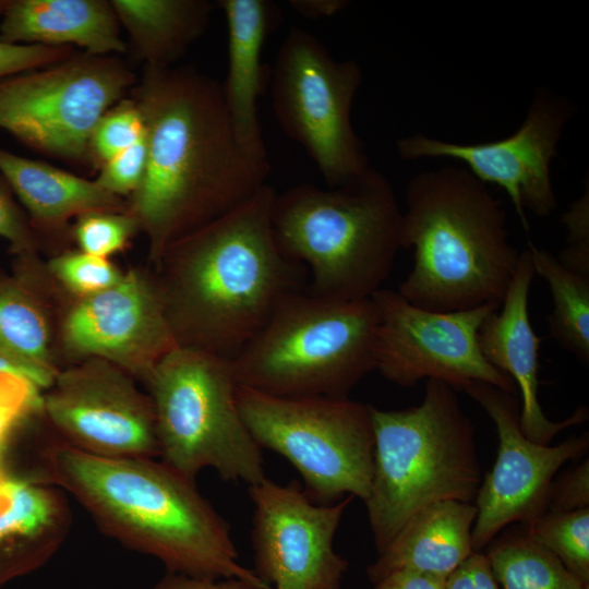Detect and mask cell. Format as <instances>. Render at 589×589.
<instances>
[{
  "label": "cell",
  "mask_w": 589,
  "mask_h": 589,
  "mask_svg": "<svg viewBox=\"0 0 589 589\" xmlns=\"http://www.w3.org/2000/svg\"><path fill=\"white\" fill-rule=\"evenodd\" d=\"M374 455L365 504L377 553L418 510L441 501L472 503L482 481L471 419L456 390L426 380L419 405L371 406Z\"/></svg>",
  "instance_id": "8992f818"
},
{
  "label": "cell",
  "mask_w": 589,
  "mask_h": 589,
  "mask_svg": "<svg viewBox=\"0 0 589 589\" xmlns=\"http://www.w3.org/2000/svg\"><path fill=\"white\" fill-rule=\"evenodd\" d=\"M236 398L254 441L296 468L311 501L369 497L374 455L370 405L349 397H279L240 385Z\"/></svg>",
  "instance_id": "9c48e42d"
},
{
  "label": "cell",
  "mask_w": 589,
  "mask_h": 589,
  "mask_svg": "<svg viewBox=\"0 0 589 589\" xmlns=\"http://www.w3.org/2000/svg\"><path fill=\"white\" fill-rule=\"evenodd\" d=\"M568 236L566 247L556 256L568 269L589 276V196L588 189L562 216Z\"/></svg>",
  "instance_id": "836d02e7"
},
{
  "label": "cell",
  "mask_w": 589,
  "mask_h": 589,
  "mask_svg": "<svg viewBox=\"0 0 589 589\" xmlns=\"http://www.w3.org/2000/svg\"><path fill=\"white\" fill-rule=\"evenodd\" d=\"M362 80L354 60H336L301 27L290 28L269 74L279 127L306 152L328 187L344 184L371 167L351 123Z\"/></svg>",
  "instance_id": "30bf717a"
},
{
  "label": "cell",
  "mask_w": 589,
  "mask_h": 589,
  "mask_svg": "<svg viewBox=\"0 0 589 589\" xmlns=\"http://www.w3.org/2000/svg\"><path fill=\"white\" fill-rule=\"evenodd\" d=\"M275 193L265 184L166 248L159 284L179 346L231 359L284 299L305 289L306 268L273 232Z\"/></svg>",
  "instance_id": "7a4b0ae2"
},
{
  "label": "cell",
  "mask_w": 589,
  "mask_h": 589,
  "mask_svg": "<svg viewBox=\"0 0 589 589\" xmlns=\"http://www.w3.org/2000/svg\"><path fill=\"white\" fill-rule=\"evenodd\" d=\"M0 41L72 47L94 56L127 51L120 22L104 0H5Z\"/></svg>",
  "instance_id": "ffe728a7"
},
{
  "label": "cell",
  "mask_w": 589,
  "mask_h": 589,
  "mask_svg": "<svg viewBox=\"0 0 589 589\" xmlns=\"http://www.w3.org/2000/svg\"><path fill=\"white\" fill-rule=\"evenodd\" d=\"M51 274L80 299L101 292L120 281L123 274L106 257L69 252L49 262Z\"/></svg>",
  "instance_id": "1f68e13d"
},
{
  "label": "cell",
  "mask_w": 589,
  "mask_h": 589,
  "mask_svg": "<svg viewBox=\"0 0 589 589\" xmlns=\"http://www.w3.org/2000/svg\"><path fill=\"white\" fill-rule=\"evenodd\" d=\"M589 507V460L557 473L551 482L546 512H572Z\"/></svg>",
  "instance_id": "d590c367"
},
{
  "label": "cell",
  "mask_w": 589,
  "mask_h": 589,
  "mask_svg": "<svg viewBox=\"0 0 589 589\" xmlns=\"http://www.w3.org/2000/svg\"><path fill=\"white\" fill-rule=\"evenodd\" d=\"M524 526L534 542L555 555L589 587V507L572 512H545Z\"/></svg>",
  "instance_id": "83f0119b"
},
{
  "label": "cell",
  "mask_w": 589,
  "mask_h": 589,
  "mask_svg": "<svg viewBox=\"0 0 589 589\" xmlns=\"http://www.w3.org/2000/svg\"><path fill=\"white\" fill-rule=\"evenodd\" d=\"M60 436L75 449L107 458H156L158 442L149 396L131 375L106 360L89 358L58 372L43 409Z\"/></svg>",
  "instance_id": "2e32d148"
},
{
  "label": "cell",
  "mask_w": 589,
  "mask_h": 589,
  "mask_svg": "<svg viewBox=\"0 0 589 589\" xmlns=\"http://www.w3.org/2000/svg\"><path fill=\"white\" fill-rule=\"evenodd\" d=\"M130 92L145 122L147 163L128 207L159 263L170 243L267 184L271 166L241 147L221 84L195 68L144 65Z\"/></svg>",
  "instance_id": "6da1fadb"
},
{
  "label": "cell",
  "mask_w": 589,
  "mask_h": 589,
  "mask_svg": "<svg viewBox=\"0 0 589 589\" xmlns=\"http://www.w3.org/2000/svg\"><path fill=\"white\" fill-rule=\"evenodd\" d=\"M145 132V122L139 106L133 99L123 98L103 115L92 133V164L100 167L136 143Z\"/></svg>",
  "instance_id": "f1b7e54d"
},
{
  "label": "cell",
  "mask_w": 589,
  "mask_h": 589,
  "mask_svg": "<svg viewBox=\"0 0 589 589\" xmlns=\"http://www.w3.org/2000/svg\"><path fill=\"white\" fill-rule=\"evenodd\" d=\"M41 389L29 380L0 372V510L7 503L5 480L1 455L10 436L31 416L41 412Z\"/></svg>",
  "instance_id": "4dcf8cb0"
},
{
  "label": "cell",
  "mask_w": 589,
  "mask_h": 589,
  "mask_svg": "<svg viewBox=\"0 0 589 589\" xmlns=\"http://www.w3.org/2000/svg\"><path fill=\"white\" fill-rule=\"evenodd\" d=\"M444 589H501L484 552H472L446 578Z\"/></svg>",
  "instance_id": "74e56055"
},
{
  "label": "cell",
  "mask_w": 589,
  "mask_h": 589,
  "mask_svg": "<svg viewBox=\"0 0 589 589\" xmlns=\"http://www.w3.org/2000/svg\"><path fill=\"white\" fill-rule=\"evenodd\" d=\"M575 112V106L564 96L540 87L519 128L504 139L454 143L416 133L399 139L396 148L404 160L442 157L462 161L481 182L495 184L507 193L528 231L526 211L543 218L557 206L551 163Z\"/></svg>",
  "instance_id": "4fadbf2b"
},
{
  "label": "cell",
  "mask_w": 589,
  "mask_h": 589,
  "mask_svg": "<svg viewBox=\"0 0 589 589\" xmlns=\"http://www.w3.org/2000/svg\"><path fill=\"white\" fill-rule=\"evenodd\" d=\"M536 276L528 249L520 252L517 268L498 310L491 312L478 332L485 360L508 375L520 393L519 426L526 437L551 444L560 432L584 423L588 408L580 407L561 421L550 420L539 400V349L541 339L530 323L528 299Z\"/></svg>",
  "instance_id": "ac0fdd59"
},
{
  "label": "cell",
  "mask_w": 589,
  "mask_h": 589,
  "mask_svg": "<svg viewBox=\"0 0 589 589\" xmlns=\"http://www.w3.org/2000/svg\"><path fill=\"white\" fill-rule=\"evenodd\" d=\"M484 553L501 589H589L534 542L522 524L501 531Z\"/></svg>",
  "instance_id": "484cf974"
},
{
  "label": "cell",
  "mask_w": 589,
  "mask_h": 589,
  "mask_svg": "<svg viewBox=\"0 0 589 589\" xmlns=\"http://www.w3.org/2000/svg\"><path fill=\"white\" fill-rule=\"evenodd\" d=\"M536 275L548 284L553 309L548 317L551 337L578 361L589 364V276L566 268L545 249L528 242Z\"/></svg>",
  "instance_id": "4316f807"
},
{
  "label": "cell",
  "mask_w": 589,
  "mask_h": 589,
  "mask_svg": "<svg viewBox=\"0 0 589 589\" xmlns=\"http://www.w3.org/2000/svg\"><path fill=\"white\" fill-rule=\"evenodd\" d=\"M228 29V71L221 91L241 147L268 161L257 100L269 81L262 62L264 43L277 22V7L267 0H219Z\"/></svg>",
  "instance_id": "d6986e66"
},
{
  "label": "cell",
  "mask_w": 589,
  "mask_h": 589,
  "mask_svg": "<svg viewBox=\"0 0 589 589\" xmlns=\"http://www.w3.org/2000/svg\"><path fill=\"white\" fill-rule=\"evenodd\" d=\"M373 589H444L445 579L408 570L388 574Z\"/></svg>",
  "instance_id": "ab89813d"
},
{
  "label": "cell",
  "mask_w": 589,
  "mask_h": 589,
  "mask_svg": "<svg viewBox=\"0 0 589 589\" xmlns=\"http://www.w3.org/2000/svg\"><path fill=\"white\" fill-rule=\"evenodd\" d=\"M74 53L72 47L12 45L0 41V79L61 62Z\"/></svg>",
  "instance_id": "e575fe53"
},
{
  "label": "cell",
  "mask_w": 589,
  "mask_h": 589,
  "mask_svg": "<svg viewBox=\"0 0 589 589\" xmlns=\"http://www.w3.org/2000/svg\"><path fill=\"white\" fill-rule=\"evenodd\" d=\"M0 236L5 238L11 248L20 253L31 252L34 248V233L26 217L16 205L12 190L0 173Z\"/></svg>",
  "instance_id": "8d00e7d4"
},
{
  "label": "cell",
  "mask_w": 589,
  "mask_h": 589,
  "mask_svg": "<svg viewBox=\"0 0 589 589\" xmlns=\"http://www.w3.org/2000/svg\"><path fill=\"white\" fill-rule=\"evenodd\" d=\"M147 163L145 134L132 146L113 156L99 167L95 182L116 196L132 195L141 185Z\"/></svg>",
  "instance_id": "d6a6232c"
},
{
  "label": "cell",
  "mask_w": 589,
  "mask_h": 589,
  "mask_svg": "<svg viewBox=\"0 0 589 589\" xmlns=\"http://www.w3.org/2000/svg\"><path fill=\"white\" fill-rule=\"evenodd\" d=\"M144 381L161 461L191 480L204 468L248 485L266 477L262 448L237 405L238 384L229 359L177 346Z\"/></svg>",
  "instance_id": "ba28073f"
},
{
  "label": "cell",
  "mask_w": 589,
  "mask_h": 589,
  "mask_svg": "<svg viewBox=\"0 0 589 589\" xmlns=\"http://www.w3.org/2000/svg\"><path fill=\"white\" fill-rule=\"evenodd\" d=\"M272 226L280 250L310 269L306 291L329 299H370L404 249L395 190L372 167L337 187L276 192Z\"/></svg>",
  "instance_id": "5b68a950"
},
{
  "label": "cell",
  "mask_w": 589,
  "mask_h": 589,
  "mask_svg": "<svg viewBox=\"0 0 589 589\" xmlns=\"http://www.w3.org/2000/svg\"><path fill=\"white\" fill-rule=\"evenodd\" d=\"M152 589H267L241 578H203L168 573Z\"/></svg>",
  "instance_id": "f35d334b"
},
{
  "label": "cell",
  "mask_w": 589,
  "mask_h": 589,
  "mask_svg": "<svg viewBox=\"0 0 589 589\" xmlns=\"http://www.w3.org/2000/svg\"><path fill=\"white\" fill-rule=\"evenodd\" d=\"M120 25L144 65L170 67L206 31L207 0H112Z\"/></svg>",
  "instance_id": "cb8c5ba5"
},
{
  "label": "cell",
  "mask_w": 589,
  "mask_h": 589,
  "mask_svg": "<svg viewBox=\"0 0 589 589\" xmlns=\"http://www.w3.org/2000/svg\"><path fill=\"white\" fill-rule=\"evenodd\" d=\"M473 503L441 501L413 514L378 552L366 575L372 584L390 573L414 572L446 578L473 551Z\"/></svg>",
  "instance_id": "44dd1931"
},
{
  "label": "cell",
  "mask_w": 589,
  "mask_h": 589,
  "mask_svg": "<svg viewBox=\"0 0 589 589\" xmlns=\"http://www.w3.org/2000/svg\"><path fill=\"white\" fill-rule=\"evenodd\" d=\"M5 493L0 510V586L47 563L72 521L62 491L53 485L7 477Z\"/></svg>",
  "instance_id": "7402d4cb"
},
{
  "label": "cell",
  "mask_w": 589,
  "mask_h": 589,
  "mask_svg": "<svg viewBox=\"0 0 589 589\" xmlns=\"http://www.w3.org/2000/svg\"><path fill=\"white\" fill-rule=\"evenodd\" d=\"M342 0H292L290 5L301 15L309 19L330 16L347 7Z\"/></svg>",
  "instance_id": "60d3db41"
},
{
  "label": "cell",
  "mask_w": 589,
  "mask_h": 589,
  "mask_svg": "<svg viewBox=\"0 0 589 589\" xmlns=\"http://www.w3.org/2000/svg\"><path fill=\"white\" fill-rule=\"evenodd\" d=\"M141 229L139 220L129 212H91L77 217L73 236L82 252L108 257L125 248Z\"/></svg>",
  "instance_id": "f546056e"
},
{
  "label": "cell",
  "mask_w": 589,
  "mask_h": 589,
  "mask_svg": "<svg viewBox=\"0 0 589 589\" xmlns=\"http://www.w3.org/2000/svg\"><path fill=\"white\" fill-rule=\"evenodd\" d=\"M62 340L75 358L103 359L143 380L179 346L159 281L135 271L80 299L64 318Z\"/></svg>",
  "instance_id": "e0dca14e"
},
{
  "label": "cell",
  "mask_w": 589,
  "mask_h": 589,
  "mask_svg": "<svg viewBox=\"0 0 589 589\" xmlns=\"http://www.w3.org/2000/svg\"><path fill=\"white\" fill-rule=\"evenodd\" d=\"M135 83L117 56L86 52L0 79V129L41 154L91 161L97 122Z\"/></svg>",
  "instance_id": "8fae6325"
},
{
  "label": "cell",
  "mask_w": 589,
  "mask_h": 589,
  "mask_svg": "<svg viewBox=\"0 0 589 589\" xmlns=\"http://www.w3.org/2000/svg\"><path fill=\"white\" fill-rule=\"evenodd\" d=\"M0 372L15 374V375L25 377V378H27V380H29L32 382L28 373L24 369L17 366L16 364H14V363H12V362H10V361L1 358V357H0Z\"/></svg>",
  "instance_id": "b9f144b4"
},
{
  "label": "cell",
  "mask_w": 589,
  "mask_h": 589,
  "mask_svg": "<svg viewBox=\"0 0 589 589\" xmlns=\"http://www.w3.org/2000/svg\"><path fill=\"white\" fill-rule=\"evenodd\" d=\"M378 310L372 298L304 290L284 299L230 360L238 385L279 397H349L375 370Z\"/></svg>",
  "instance_id": "52a82bcc"
},
{
  "label": "cell",
  "mask_w": 589,
  "mask_h": 589,
  "mask_svg": "<svg viewBox=\"0 0 589 589\" xmlns=\"http://www.w3.org/2000/svg\"><path fill=\"white\" fill-rule=\"evenodd\" d=\"M0 357L24 369L40 389L49 388L58 373L46 312L21 278L0 281Z\"/></svg>",
  "instance_id": "d4e9b609"
},
{
  "label": "cell",
  "mask_w": 589,
  "mask_h": 589,
  "mask_svg": "<svg viewBox=\"0 0 589 589\" xmlns=\"http://www.w3.org/2000/svg\"><path fill=\"white\" fill-rule=\"evenodd\" d=\"M495 425L498 447L495 461L483 477L474 498L473 551L483 552L505 528L527 525L546 512L548 493L558 470L589 448V434L560 444L532 442L519 426L520 400L516 394L483 382L464 389Z\"/></svg>",
  "instance_id": "5bb4252c"
},
{
  "label": "cell",
  "mask_w": 589,
  "mask_h": 589,
  "mask_svg": "<svg viewBox=\"0 0 589 589\" xmlns=\"http://www.w3.org/2000/svg\"><path fill=\"white\" fill-rule=\"evenodd\" d=\"M35 480L72 495L103 533L159 560L168 573L271 589L239 563L228 522L194 480L160 459L99 457L57 441L40 450Z\"/></svg>",
  "instance_id": "3957f363"
},
{
  "label": "cell",
  "mask_w": 589,
  "mask_h": 589,
  "mask_svg": "<svg viewBox=\"0 0 589 589\" xmlns=\"http://www.w3.org/2000/svg\"><path fill=\"white\" fill-rule=\"evenodd\" d=\"M0 173L31 215L44 229H57L73 216L91 212H127L121 197L96 182L41 160L0 148Z\"/></svg>",
  "instance_id": "603a6c76"
},
{
  "label": "cell",
  "mask_w": 589,
  "mask_h": 589,
  "mask_svg": "<svg viewBox=\"0 0 589 589\" xmlns=\"http://www.w3.org/2000/svg\"><path fill=\"white\" fill-rule=\"evenodd\" d=\"M249 496L260 580L271 589H340L349 564L335 551L334 537L354 497L316 504L297 481L280 484L266 477L249 485Z\"/></svg>",
  "instance_id": "9a60e30c"
},
{
  "label": "cell",
  "mask_w": 589,
  "mask_h": 589,
  "mask_svg": "<svg viewBox=\"0 0 589 589\" xmlns=\"http://www.w3.org/2000/svg\"><path fill=\"white\" fill-rule=\"evenodd\" d=\"M371 298L378 310L375 370L387 381L412 387L436 380L456 392L483 382L517 395L514 381L485 360L478 342L483 320L501 305L430 311L384 288Z\"/></svg>",
  "instance_id": "7c38bea8"
},
{
  "label": "cell",
  "mask_w": 589,
  "mask_h": 589,
  "mask_svg": "<svg viewBox=\"0 0 589 589\" xmlns=\"http://www.w3.org/2000/svg\"><path fill=\"white\" fill-rule=\"evenodd\" d=\"M404 249L413 265L398 292L430 311L501 305L520 252L512 244L501 200L466 168L412 176L405 191Z\"/></svg>",
  "instance_id": "277c9868"
}]
</instances>
